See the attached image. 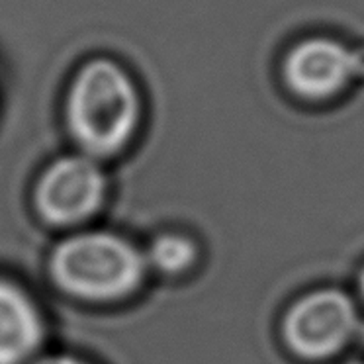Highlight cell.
I'll list each match as a JSON object with an SVG mask.
<instances>
[{"instance_id": "obj_2", "label": "cell", "mask_w": 364, "mask_h": 364, "mask_svg": "<svg viewBox=\"0 0 364 364\" xmlns=\"http://www.w3.org/2000/svg\"><path fill=\"white\" fill-rule=\"evenodd\" d=\"M46 270L57 292L96 308L129 301L149 278L143 245L95 225L63 233L49 251Z\"/></svg>"}, {"instance_id": "obj_3", "label": "cell", "mask_w": 364, "mask_h": 364, "mask_svg": "<svg viewBox=\"0 0 364 364\" xmlns=\"http://www.w3.org/2000/svg\"><path fill=\"white\" fill-rule=\"evenodd\" d=\"M110 198V176L106 163L80 153L57 155L32 184V210L49 230L69 231L92 225Z\"/></svg>"}, {"instance_id": "obj_6", "label": "cell", "mask_w": 364, "mask_h": 364, "mask_svg": "<svg viewBox=\"0 0 364 364\" xmlns=\"http://www.w3.org/2000/svg\"><path fill=\"white\" fill-rule=\"evenodd\" d=\"M48 317L24 284L0 274V364H30L48 350Z\"/></svg>"}, {"instance_id": "obj_8", "label": "cell", "mask_w": 364, "mask_h": 364, "mask_svg": "<svg viewBox=\"0 0 364 364\" xmlns=\"http://www.w3.org/2000/svg\"><path fill=\"white\" fill-rule=\"evenodd\" d=\"M30 364H92L87 358H82L79 355H73V353H51V350H43L36 360Z\"/></svg>"}, {"instance_id": "obj_10", "label": "cell", "mask_w": 364, "mask_h": 364, "mask_svg": "<svg viewBox=\"0 0 364 364\" xmlns=\"http://www.w3.org/2000/svg\"><path fill=\"white\" fill-rule=\"evenodd\" d=\"M358 284H360V294H363V298H364V269L363 272H360V278H358Z\"/></svg>"}, {"instance_id": "obj_5", "label": "cell", "mask_w": 364, "mask_h": 364, "mask_svg": "<svg viewBox=\"0 0 364 364\" xmlns=\"http://www.w3.org/2000/svg\"><path fill=\"white\" fill-rule=\"evenodd\" d=\"M282 77L288 90L301 100H333L353 80H360V53L337 38H306L284 57Z\"/></svg>"}, {"instance_id": "obj_1", "label": "cell", "mask_w": 364, "mask_h": 364, "mask_svg": "<svg viewBox=\"0 0 364 364\" xmlns=\"http://www.w3.org/2000/svg\"><path fill=\"white\" fill-rule=\"evenodd\" d=\"M59 118L73 149L108 165L141 137L147 122L145 85L124 57L87 53L65 77Z\"/></svg>"}, {"instance_id": "obj_7", "label": "cell", "mask_w": 364, "mask_h": 364, "mask_svg": "<svg viewBox=\"0 0 364 364\" xmlns=\"http://www.w3.org/2000/svg\"><path fill=\"white\" fill-rule=\"evenodd\" d=\"M143 255L149 274L163 278H182L191 274L200 262V245L196 239L181 230H165L155 233Z\"/></svg>"}, {"instance_id": "obj_9", "label": "cell", "mask_w": 364, "mask_h": 364, "mask_svg": "<svg viewBox=\"0 0 364 364\" xmlns=\"http://www.w3.org/2000/svg\"><path fill=\"white\" fill-rule=\"evenodd\" d=\"M2 88H4V67L0 65V98H2Z\"/></svg>"}, {"instance_id": "obj_4", "label": "cell", "mask_w": 364, "mask_h": 364, "mask_svg": "<svg viewBox=\"0 0 364 364\" xmlns=\"http://www.w3.org/2000/svg\"><path fill=\"white\" fill-rule=\"evenodd\" d=\"M358 314L350 296L339 288L304 294L284 311L280 333L286 348L304 360L337 355L353 339Z\"/></svg>"}]
</instances>
